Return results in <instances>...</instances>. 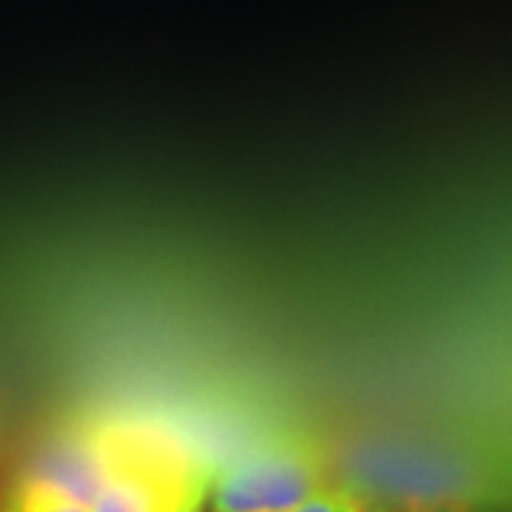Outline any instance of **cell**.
Segmentation results:
<instances>
[{"mask_svg":"<svg viewBox=\"0 0 512 512\" xmlns=\"http://www.w3.org/2000/svg\"><path fill=\"white\" fill-rule=\"evenodd\" d=\"M92 512H202L211 473L180 441L146 427H106L83 444Z\"/></svg>","mask_w":512,"mask_h":512,"instance_id":"obj_1","label":"cell"},{"mask_svg":"<svg viewBox=\"0 0 512 512\" xmlns=\"http://www.w3.org/2000/svg\"><path fill=\"white\" fill-rule=\"evenodd\" d=\"M325 484L322 461L308 444L274 441L248 450L211 476V512H293Z\"/></svg>","mask_w":512,"mask_h":512,"instance_id":"obj_2","label":"cell"},{"mask_svg":"<svg viewBox=\"0 0 512 512\" xmlns=\"http://www.w3.org/2000/svg\"><path fill=\"white\" fill-rule=\"evenodd\" d=\"M0 512H92L89 501L55 473H23L0 495Z\"/></svg>","mask_w":512,"mask_h":512,"instance_id":"obj_3","label":"cell"},{"mask_svg":"<svg viewBox=\"0 0 512 512\" xmlns=\"http://www.w3.org/2000/svg\"><path fill=\"white\" fill-rule=\"evenodd\" d=\"M293 512H365L359 498L345 487H330L322 484L311 498H305Z\"/></svg>","mask_w":512,"mask_h":512,"instance_id":"obj_4","label":"cell"}]
</instances>
